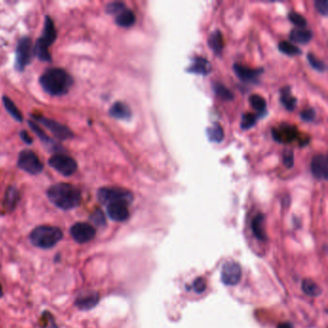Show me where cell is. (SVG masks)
I'll return each mask as SVG.
<instances>
[{"instance_id":"1","label":"cell","mask_w":328,"mask_h":328,"mask_svg":"<svg viewBox=\"0 0 328 328\" xmlns=\"http://www.w3.org/2000/svg\"><path fill=\"white\" fill-rule=\"evenodd\" d=\"M49 200L58 208L72 210L79 206L81 192L75 186L69 183H58L48 190Z\"/></svg>"},{"instance_id":"2","label":"cell","mask_w":328,"mask_h":328,"mask_svg":"<svg viewBox=\"0 0 328 328\" xmlns=\"http://www.w3.org/2000/svg\"><path fill=\"white\" fill-rule=\"evenodd\" d=\"M40 83L45 92L51 96H63L72 88V77L63 69H50L40 76Z\"/></svg>"},{"instance_id":"3","label":"cell","mask_w":328,"mask_h":328,"mask_svg":"<svg viewBox=\"0 0 328 328\" xmlns=\"http://www.w3.org/2000/svg\"><path fill=\"white\" fill-rule=\"evenodd\" d=\"M29 239L35 247L49 249L55 247L63 239V231L56 226L40 225L33 229Z\"/></svg>"},{"instance_id":"4","label":"cell","mask_w":328,"mask_h":328,"mask_svg":"<svg viewBox=\"0 0 328 328\" xmlns=\"http://www.w3.org/2000/svg\"><path fill=\"white\" fill-rule=\"evenodd\" d=\"M133 199L134 196L132 192L122 188L104 187L99 189L97 192V200L104 205H109L116 202H121L128 205L133 201Z\"/></svg>"},{"instance_id":"5","label":"cell","mask_w":328,"mask_h":328,"mask_svg":"<svg viewBox=\"0 0 328 328\" xmlns=\"http://www.w3.org/2000/svg\"><path fill=\"white\" fill-rule=\"evenodd\" d=\"M48 164L51 168L64 176H72L77 170V164L75 160L65 154L53 155L48 161Z\"/></svg>"},{"instance_id":"6","label":"cell","mask_w":328,"mask_h":328,"mask_svg":"<svg viewBox=\"0 0 328 328\" xmlns=\"http://www.w3.org/2000/svg\"><path fill=\"white\" fill-rule=\"evenodd\" d=\"M17 166L30 174H39L43 168L39 157L31 150H23L19 153Z\"/></svg>"},{"instance_id":"7","label":"cell","mask_w":328,"mask_h":328,"mask_svg":"<svg viewBox=\"0 0 328 328\" xmlns=\"http://www.w3.org/2000/svg\"><path fill=\"white\" fill-rule=\"evenodd\" d=\"M33 57L32 41L25 37L18 41L16 47V68L24 71L26 65L30 64Z\"/></svg>"},{"instance_id":"8","label":"cell","mask_w":328,"mask_h":328,"mask_svg":"<svg viewBox=\"0 0 328 328\" xmlns=\"http://www.w3.org/2000/svg\"><path fill=\"white\" fill-rule=\"evenodd\" d=\"M70 233L73 240L78 244H86L96 237V229L86 223H76L71 227Z\"/></svg>"},{"instance_id":"9","label":"cell","mask_w":328,"mask_h":328,"mask_svg":"<svg viewBox=\"0 0 328 328\" xmlns=\"http://www.w3.org/2000/svg\"><path fill=\"white\" fill-rule=\"evenodd\" d=\"M221 278L223 283L228 286H234L240 282L242 278V268L234 261H227L222 269Z\"/></svg>"},{"instance_id":"10","label":"cell","mask_w":328,"mask_h":328,"mask_svg":"<svg viewBox=\"0 0 328 328\" xmlns=\"http://www.w3.org/2000/svg\"><path fill=\"white\" fill-rule=\"evenodd\" d=\"M56 28L54 26L52 19L49 16H46L42 36L37 40L35 48L40 50H48L49 47L54 42V40H56Z\"/></svg>"},{"instance_id":"11","label":"cell","mask_w":328,"mask_h":328,"mask_svg":"<svg viewBox=\"0 0 328 328\" xmlns=\"http://www.w3.org/2000/svg\"><path fill=\"white\" fill-rule=\"evenodd\" d=\"M99 301V294L94 290H86L76 296L74 304L81 311H89L95 308Z\"/></svg>"},{"instance_id":"12","label":"cell","mask_w":328,"mask_h":328,"mask_svg":"<svg viewBox=\"0 0 328 328\" xmlns=\"http://www.w3.org/2000/svg\"><path fill=\"white\" fill-rule=\"evenodd\" d=\"M36 119L38 120V121H40V123L43 124L47 128L49 129L51 131V133L56 137L57 139L68 140L73 136L72 130L68 128L65 125H63L60 122H57L53 120H49L47 118H42V117H39Z\"/></svg>"},{"instance_id":"13","label":"cell","mask_w":328,"mask_h":328,"mask_svg":"<svg viewBox=\"0 0 328 328\" xmlns=\"http://www.w3.org/2000/svg\"><path fill=\"white\" fill-rule=\"evenodd\" d=\"M311 171L314 177L318 180H327V158L323 154H318L313 157L311 162Z\"/></svg>"},{"instance_id":"14","label":"cell","mask_w":328,"mask_h":328,"mask_svg":"<svg viewBox=\"0 0 328 328\" xmlns=\"http://www.w3.org/2000/svg\"><path fill=\"white\" fill-rule=\"evenodd\" d=\"M272 137L278 143H291L297 137V129L293 125L283 124L279 129H272Z\"/></svg>"},{"instance_id":"15","label":"cell","mask_w":328,"mask_h":328,"mask_svg":"<svg viewBox=\"0 0 328 328\" xmlns=\"http://www.w3.org/2000/svg\"><path fill=\"white\" fill-rule=\"evenodd\" d=\"M107 214L114 222H125L129 217L127 205L121 202H116L107 205Z\"/></svg>"},{"instance_id":"16","label":"cell","mask_w":328,"mask_h":328,"mask_svg":"<svg viewBox=\"0 0 328 328\" xmlns=\"http://www.w3.org/2000/svg\"><path fill=\"white\" fill-rule=\"evenodd\" d=\"M233 70H234V72L236 73V75L244 82H253V81L256 80L257 78L259 77V75L263 72V69L253 70V69H250V68L240 64H234Z\"/></svg>"},{"instance_id":"17","label":"cell","mask_w":328,"mask_h":328,"mask_svg":"<svg viewBox=\"0 0 328 328\" xmlns=\"http://www.w3.org/2000/svg\"><path fill=\"white\" fill-rule=\"evenodd\" d=\"M187 72L200 75H208L212 72V65L207 59L203 57H194L192 64L187 69Z\"/></svg>"},{"instance_id":"18","label":"cell","mask_w":328,"mask_h":328,"mask_svg":"<svg viewBox=\"0 0 328 328\" xmlns=\"http://www.w3.org/2000/svg\"><path fill=\"white\" fill-rule=\"evenodd\" d=\"M109 114L112 118L117 119V120H128L132 117V112H131L129 106L123 102H120V101L116 102L115 104L113 105L112 107L110 108Z\"/></svg>"},{"instance_id":"19","label":"cell","mask_w":328,"mask_h":328,"mask_svg":"<svg viewBox=\"0 0 328 328\" xmlns=\"http://www.w3.org/2000/svg\"><path fill=\"white\" fill-rule=\"evenodd\" d=\"M19 200V192L16 187L11 186L7 189V192L5 193L4 198V205L5 208L7 209L9 212H12L16 209V205Z\"/></svg>"},{"instance_id":"20","label":"cell","mask_w":328,"mask_h":328,"mask_svg":"<svg viewBox=\"0 0 328 328\" xmlns=\"http://www.w3.org/2000/svg\"><path fill=\"white\" fill-rule=\"evenodd\" d=\"M209 47L216 53V55H221L224 47V36L220 30H216L212 33L209 37Z\"/></svg>"},{"instance_id":"21","label":"cell","mask_w":328,"mask_h":328,"mask_svg":"<svg viewBox=\"0 0 328 328\" xmlns=\"http://www.w3.org/2000/svg\"><path fill=\"white\" fill-rule=\"evenodd\" d=\"M265 216L262 214H258L252 221L251 228L252 232L255 235L257 239L260 240H267V234L264 228Z\"/></svg>"},{"instance_id":"22","label":"cell","mask_w":328,"mask_h":328,"mask_svg":"<svg viewBox=\"0 0 328 328\" xmlns=\"http://www.w3.org/2000/svg\"><path fill=\"white\" fill-rule=\"evenodd\" d=\"M313 34L310 30H304V29H293L290 33V40L296 43L305 45L308 43L312 40Z\"/></svg>"},{"instance_id":"23","label":"cell","mask_w":328,"mask_h":328,"mask_svg":"<svg viewBox=\"0 0 328 328\" xmlns=\"http://www.w3.org/2000/svg\"><path fill=\"white\" fill-rule=\"evenodd\" d=\"M136 21V16L133 11L125 9L116 16V24L121 27H130Z\"/></svg>"},{"instance_id":"24","label":"cell","mask_w":328,"mask_h":328,"mask_svg":"<svg viewBox=\"0 0 328 328\" xmlns=\"http://www.w3.org/2000/svg\"><path fill=\"white\" fill-rule=\"evenodd\" d=\"M281 103L289 111H293L296 105V98L292 96L291 88L285 87L281 90Z\"/></svg>"},{"instance_id":"25","label":"cell","mask_w":328,"mask_h":328,"mask_svg":"<svg viewBox=\"0 0 328 328\" xmlns=\"http://www.w3.org/2000/svg\"><path fill=\"white\" fill-rule=\"evenodd\" d=\"M207 136L211 142L221 143L224 138V129L218 123H214L211 127L207 128Z\"/></svg>"},{"instance_id":"26","label":"cell","mask_w":328,"mask_h":328,"mask_svg":"<svg viewBox=\"0 0 328 328\" xmlns=\"http://www.w3.org/2000/svg\"><path fill=\"white\" fill-rule=\"evenodd\" d=\"M3 104L5 106L7 112L17 121H23V115L20 111L17 109L16 104L13 102V100L8 96H3Z\"/></svg>"},{"instance_id":"27","label":"cell","mask_w":328,"mask_h":328,"mask_svg":"<svg viewBox=\"0 0 328 328\" xmlns=\"http://www.w3.org/2000/svg\"><path fill=\"white\" fill-rule=\"evenodd\" d=\"M249 103L252 106L254 110L258 111V114H266V107H267V102L265 100L263 96L259 95H252L249 97Z\"/></svg>"},{"instance_id":"28","label":"cell","mask_w":328,"mask_h":328,"mask_svg":"<svg viewBox=\"0 0 328 328\" xmlns=\"http://www.w3.org/2000/svg\"><path fill=\"white\" fill-rule=\"evenodd\" d=\"M302 290L305 294L309 296H320V293H321V290L318 286V284L315 283L314 281L309 280V279L302 282Z\"/></svg>"},{"instance_id":"29","label":"cell","mask_w":328,"mask_h":328,"mask_svg":"<svg viewBox=\"0 0 328 328\" xmlns=\"http://www.w3.org/2000/svg\"><path fill=\"white\" fill-rule=\"evenodd\" d=\"M213 88H214V91H215V94H216V96H218L220 98L224 99V100L230 101L234 98L232 92L226 88L223 84H221V83H215Z\"/></svg>"},{"instance_id":"30","label":"cell","mask_w":328,"mask_h":328,"mask_svg":"<svg viewBox=\"0 0 328 328\" xmlns=\"http://www.w3.org/2000/svg\"><path fill=\"white\" fill-rule=\"evenodd\" d=\"M278 48L282 53H284L286 55L294 56V55H299L301 53V50L299 48H296L294 45L290 43L289 41H286V40L281 41L278 46Z\"/></svg>"},{"instance_id":"31","label":"cell","mask_w":328,"mask_h":328,"mask_svg":"<svg viewBox=\"0 0 328 328\" xmlns=\"http://www.w3.org/2000/svg\"><path fill=\"white\" fill-rule=\"evenodd\" d=\"M256 116L251 114V113H247V114L243 115L242 121H240V128L244 129V130H248V129L253 127L254 124L256 123Z\"/></svg>"},{"instance_id":"32","label":"cell","mask_w":328,"mask_h":328,"mask_svg":"<svg viewBox=\"0 0 328 328\" xmlns=\"http://www.w3.org/2000/svg\"><path fill=\"white\" fill-rule=\"evenodd\" d=\"M40 323L41 328H58L53 316L48 311H46L41 315Z\"/></svg>"},{"instance_id":"33","label":"cell","mask_w":328,"mask_h":328,"mask_svg":"<svg viewBox=\"0 0 328 328\" xmlns=\"http://www.w3.org/2000/svg\"><path fill=\"white\" fill-rule=\"evenodd\" d=\"M91 222L96 226H105L106 225V217H105L103 212L100 209L96 210L91 216H90Z\"/></svg>"},{"instance_id":"34","label":"cell","mask_w":328,"mask_h":328,"mask_svg":"<svg viewBox=\"0 0 328 328\" xmlns=\"http://www.w3.org/2000/svg\"><path fill=\"white\" fill-rule=\"evenodd\" d=\"M307 59L309 61V64H311L313 69H315L316 71L318 72H324L325 69H326V65L325 64L320 61V59H318L317 57L315 56L313 53H309L307 55Z\"/></svg>"},{"instance_id":"35","label":"cell","mask_w":328,"mask_h":328,"mask_svg":"<svg viewBox=\"0 0 328 328\" xmlns=\"http://www.w3.org/2000/svg\"><path fill=\"white\" fill-rule=\"evenodd\" d=\"M125 4L122 2H112L106 6V12L110 15H119L120 12L125 10Z\"/></svg>"},{"instance_id":"36","label":"cell","mask_w":328,"mask_h":328,"mask_svg":"<svg viewBox=\"0 0 328 328\" xmlns=\"http://www.w3.org/2000/svg\"><path fill=\"white\" fill-rule=\"evenodd\" d=\"M288 18L297 27H299V29L302 28V27H305L306 24H307L306 18L301 16L300 14L296 13V12H291L288 15Z\"/></svg>"},{"instance_id":"37","label":"cell","mask_w":328,"mask_h":328,"mask_svg":"<svg viewBox=\"0 0 328 328\" xmlns=\"http://www.w3.org/2000/svg\"><path fill=\"white\" fill-rule=\"evenodd\" d=\"M29 123V126L31 127V129H32L33 131L35 132V134L37 135V136L39 137L40 139H41L45 143H49V142H51V140L48 138V135L41 130V129L39 127V125L38 124H36L35 122H32V121H29L28 122Z\"/></svg>"},{"instance_id":"38","label":"cell","mask_w":328,"mask_h":328,"mask_svg":"<svg viewBox=\"0 0 328 328\" xmlns=\"http://www.w3.org/2000/svg\"><path fill=\"white\" fill-rule=\"evenodd\" d=\"M315 6L318 12L322 16L328 15V1L327 0H317L315 1Z\"/></svg>"},{"instance_id":"39","label":"cell","mask_w":328,"mask_h":328,"mask_svg":"<svg viewBox=\"0 0 328 328\" xmlns=\"http://www.w3.org/2000/svg\"><path fill=\"white\" fill-rule=\"evenodd\" d=\"M283 163L286 168H291L294 166V152L292 150H285L283 153Z\"/></svg>"},{"instance_id":"40","label":"cell","mask_w":328,"mask_h":328,"mask_svg":"<svg viewBox=\"0 0 328 328\" xmlns=\"http://www.w3.org/2000/svg\"><path fill=\"white\" fill-rule=\"evenodd\" d=\"M300 118H301V120H304V121L311 122L316 118V111L313 108L305 109L302 112L300 113Z\"/></svg>"},{"instance_id":"41","label":"cell","mask_w":328,"mask_h":328,"mask_svg":"<svg viewBox=\"0 0 328 328\" xmlns=\"http://www.w3.org/2000/svg\"><path fill=\"white\" fill-rule=\"evenodd\" d=\"M192 287H193V290H194L196 293L200 294V293H202V292L205 291L206 282H205V280H204L202 277H199V278H196V279L194 280V282H193Z\"/></svg>"},{"instance_id":"42","label":"cell","mask_w":328,"mask_h":328,"mask_svg":"<svg viewBox=\"0 0 328 328\" xmlns=\"http://www.w3.org/2000/svg\"><path fill=\"white\" fill-rule=\"evenodd\" d=\"M20 138L23 139L25 144H31L33 143L32 138L28 135V133L26 131H21L20 132Z\"/></svg>"},{"instance_id":"43","label":"cell","mask_w":328,"mask_h":328,"mask_svg":"<svg viewBox=\"0 0 328 328\" xmlns=\"http://www.w3.org/2000/svg\"><path fill=\"white\" fill-rule=\"evenodd\" d=\"M278 328H294L290 322H283L278 325Z\"/></svg>"},{"instance_id":"44","label":"cell","mask_w":328,"mask_h":328,"mask_svg":"<svg viewBox=\"0 0 328 328\" xmlns=\"http://www.w3.org/2000/svg\"><path fill=\"white\" fill-rule=\"evenodd\" d=\"M3 296V291H2V287H1V285H0V298Z\"/></svg>"}]
</instances>
